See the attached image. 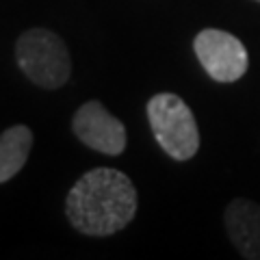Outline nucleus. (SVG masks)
<instances>
[{"instance_id":"7","label":"nucleus","mask_w":260,"mask_h":260,"mask_svg":"<svg viewBox=\"0 0 260 260\" xmlns=\"http://www.w3.org/2000/svg\"><path fill=\"white\" fill-rule=\"evenodd\" d=\"M32 148V133L28 126H11L0 135V184L11 178L26 165Z\"/></svg>"},{"instance_id":"3","label":"nucleus","mask_w":260,"mask_h":260,"mask_svg":"<svg viewBox=\"0 0 260 260\" xmlns=\"http://www.w3.org/2000/svg\"><path fill=\"white\" fill-rule=\"evenodd\" d=\"M148 119L162 152L174 160H189L200 150V128L180 95L156 93L148 102Z\"/></svg>"},{"instance_id":"5","label":"nucleus","mask_w":260,"mask_h":260,"mask_svg":"<svg viewBox=\"0 0 260 260\" xmlns=\"http://www.w3.org/2000/svg\"><path fill=\"white\" fill-rule=\"evenodd\" d=\"M72 130L87 148L107 156H119L126 150V126L102 107V102L89 100L74 113Z\"/></svg>"},{"instance_id":"8","label":"nucleus","mask_w":260,"mask_h":260,"mask_svg":"<svg viewBox=\"0 0 260 260\" xmlns=\"http://www.w3.org/2000/svg\"><path fill=\"white\" fill-rule=\"evenodd\" d=\"M254 3H258V5H260V0H254Z\"/></svg>"},{"instance_id":"1","label":"nucleus","mask_w":260,"mask_h":260,"mask_svg":"<svg viewBox=\"0 0 260 260\" xmlns=\"http://www.w3.org/2000/svg\"><path fill=\"white\" fill-rule=\"evenodd\" d=\"M137 189L119 169L98 167L78 178L65 198V215L80 234L111 237L133 221Z\"/></svg>"},{"instance_id":"4","label":"nucleus","mask_w":260,"mask_h":260,"mask_svg":"<svg viewBox=\"0 0 260 260\" xmlns=\"http://www.w3.org/2000/svg\"><path fill=\"white\" fill-rule=\"evenodd\" d=\"M193 50L204 72L217 83H237L249 68L243 42L221 28L200 30L193 39Z\"/></svg>"},{"instance_id":"6","label":"nucleus","mask_w":260,"mask_h":260,"mask_svg":"<svg viewBox=\"0 0 260 260\" xmlns=\"http://www.w3.org/2000/svg\"><path fill=\"white\" fill-rule=\"evenodd\" d=\"M225 232L243 258L260 260V204L237 198L225 206Z\"/></svg>"},{"instance_id":"2","label":"nucleus","mask_w":260,"mask_h":260,"mask_svg":"<svg viewBox=\"0 0 260 260\" xmlns=\"http://www.w3.org/2000/svg\"><path fill=\"white\" fill-rule=\"evenodd\" d=\"M15 59L30 83L59 89L72 74V56L63 39L48 28H30L15 44Z\"/></svg>"}]
</instances>
